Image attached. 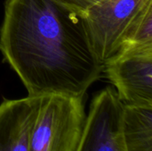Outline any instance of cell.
<instances>
[{
  "label": "cell",
  "instance_id": "1",
  "mask_svg": "<svg viewBox=\"0 0 152 151\" xmlns=\"http://www.w3.org/2000/svg\"><path fill=\"white\" fill-rule=\"evenodd\" d=\"M0 51L29 96L84 98L104 69L83 16L56 0H6Z\"/></svg>",
  "mask_w": 152,
  "mask_h": 151
},
{
  "label": "cell",
  "instance_id": "2",
  "mask_svg": "<svg viewBox=\"0 0 152 151\" xmlns=\"http://www.w3.org/2000/svg\"><path fill=\"white\" fill-rule=\"evenodd\" d=\"M86 117L84 98L39 95L30 132V151H76Z\"/></svg>",
  "mask_w": 152,
  "mask_h": 151
},
{
  "label": "cell",
  "instance_id": "3",
  "mask_svg": "<svg viewBox=\"0 0 152 151\" xmlns=\"http://www.w3.org/2000/svg\"><path fill=\"white\" fill-rule=\"evenodd\" d=\"M152 0H99L83 18L93 48L104 64L118 53L129 29Z\"/></svg>",
  "mask_w": 152,
  "mask_h": 151
},
{
  "label": "cell",
  "instance_id": "4",
  "mask_svg": "<svg viewBox=\"0 0 152 151\" xmlns=\"http://www.w3.org/2000/svg\"><path fill=\"white\" fill-rule=\"evenodd\" d=\"M103 72L124 104L152 107V45L119 50Z\"/></svg>",
  "mask_w": 152,
  "mask_h": 151
},
{
  "label": "cell",
  "instance_id": "5",
  "mask_svg": "<svg viewBox=\"0 0 152 151\" xmlns=\"http://www.w3.org/2000/svg\"><path fill=\"white\" fill-rule=\"evenodd\" d=\"M123 102L113 87H106L92 100L80 142L76 151H123L120 125Z\"/></svg>",
  "mask_w": 152,
  "mask_h": 151
},
{
  "label": "cell",
  "instance_id": "6",
  "mask_svg": "<svg viewBox=\"0 0 152 151\" xmlns=\"http://www.w3.org/2000/svg\"><path fill=\"white\" fill-rule=\"evenodd\" d=\"M39 96L0 103V151H30V132Z\"/></svg>",
  "mask_w": 152,
  "mask_h": 151
},
{
  "label": "cell",
  "instance_id": "7",
  "mask_svg": "<svg viewBox=\"0 0 152 151\" xmlns=\"http://www.w3.org/2000/svg\"><path fill=\"white\" fill-rule=\"evenodd\" d=\"M120 140L123 151H152V107L123 103Z\"/></svg>",
  "mask_w": 152,
  "mask_h": 151
},
{
  "label": "cell",
  "instance_id": "8",
  "mask_svg": "<svg viewBox=\"0 0 152 151\" xmlns=\"http://www.w3.org/2000/svg\"><path fill=\"white\" fill-rule=\"evenodd\" d=\"M144 45H152V4L135 20L119 50Z\"/></svg>",
  "mask_w": 152,
  "mask_h": 151
},
{
  "label": "cell",
  "instance_id": "9",
  "mask_svg": "<svg viewBox=\"0 0 152 151\" xmlns=\"http://www.w3.org/2000/svg\"><path fill=\"white\" fill-rule=\"evenodd\" d=\"M75 12L84 16L87 10L96 4L99 0H56Z\"/></svg>",
  "mask_w": 152,
  "mask_h": 151
}]
</instances>
